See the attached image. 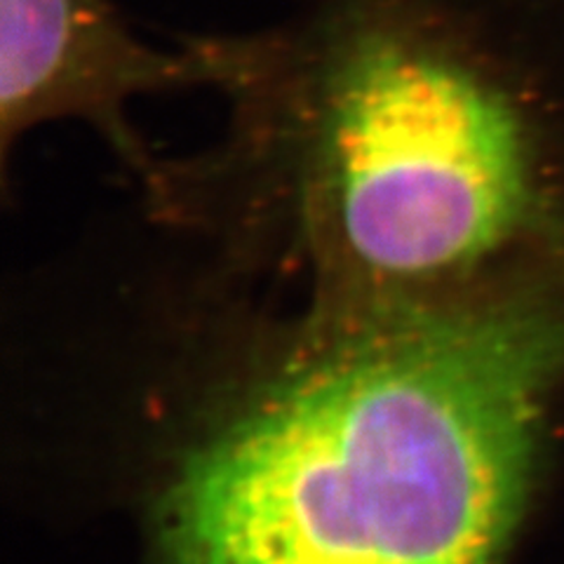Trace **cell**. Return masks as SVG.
Segmentation results:
<instances>
[{
    "instance_id": "6da1fadb",
    "label": "cell",
    "mask_w": 564,
    "mask_h": 564,
    "mask_svg": "<svg viewBox=\"0 0 564 564\" xmlns=\"http://www.w3.org/2000/svg\"><path fill=\"white\" fill-rule=\"evenodd\" d=\"M339 337L176 487L172 564H499L564 315L529 299L334 315Z\"/></svg>"
},
{
    "instance_id": "7a4b0ae2",
    "label": "cell",
    "mask_w": 564,
    "mask_h": 564,
    "mask_svg": "<svg viewBox=\"0 0 564 564\" xmlns=\"http://www.w3.org/2000/svg\"><path fill=\"white\" fill-rule=\"evenodd\" d=\"M221 76L217 39L149 43L113 0H0V155L41 128L76 122L97 134L141 186L158 158L132 122L155 95L209 90Z\"/></svg>"
}]
</instances>
